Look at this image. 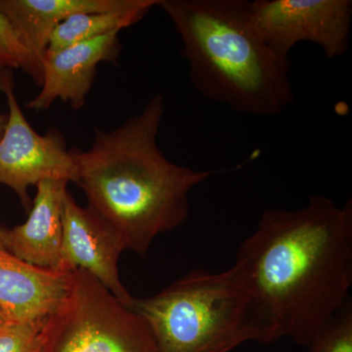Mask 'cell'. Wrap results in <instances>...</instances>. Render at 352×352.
<instances>
[{
  "label": "cell",
  "instance_id": "obj_1",
  "mask_svg": "<svg viewBox=\"0 0 352 352\" xmlns=\"http://www.w3.org/2000/svg\"><path fill=\"white\" fill-rule=\"evenodd\" d=\"M276 329L309 349L351 302L352 200L310 197L296 210H263L233 264Z\"/></svg>",
  "mask_w": 352,
  "mask_h": 352
},
{
  "label": "cell",
  "instance_id": "obj_2",
  "mask_svg": "<svg viewBox=\"0 0 352 352\" xmlns=\"http://www.w3.org/2000/svg\"><path fill=\"white\" fill-rule=\"evenodd\" d=\"M163 95L111 131L95 129L87 151L72 152L87 207L122 236L126 250L144 256L157 236L189 217L192 190L222 170H194L166 157L157 145Z\"/></svg>",
  "mask_w": 352,
  "mask_h": 352
},
{
  "label": "cell",
  "instance_id": "obj_3",
  "mask_svg": "<svg viewBox=\"0 0 352 352\" xmlns=\"http://www.w3.org/2000/svg\"><path fill=\"white\" fill-rule=\"evenodd\" d=\"M182 39L192 85L238 113L277 117L295 100L291 61L252 22L248 0H160Z\"/></svg>",
  "mask_w": 352,
  "mask_h": 352
},
{
  "label": "cell",
  "instance_id": "obj_4",
  "mask_svg": "<svg viewBox=\"0 0 352 352\" xmlns=\"http://www.w3.org/2000/svg\"><path fill=\"white\" fill-rule=\"evenodd\" d=\"M149 326L160 352H231L248 342L280 340L251 287L232 266L197 268L156 295L127 305Z\"/></svg>",
  "mask_w": 352,
  "mask_h": 352
},
{
  "label": "cell",
  "instance_id": "obj_5",
  "mask_svg": "<svg viewBox=\"0 0 352 352\" xmlns=\"http://www.w3.org/2000/svg\"><path fill=\"white\" fill-rule=\"evenodd\" d=\"M41 352H160L144 319L85 271H69L63 302L46 321Z\"/></svg>",
  "mask_w": 352,
  "mask_h": 352
},
{
  "label": "cell",
  "instance_id": "obj_6",
  "mask_svg": "<svg viewBox=\"0 0 352 352\" xmlns=\"http://www.w3.org/2000/svg\"><path fill=\"white\" fill-rule=\"evenodd\" d=\"M12 69L0 72V90L8 102V120L0 139V184L17 194L30 210L29 188L45 179L76 182V168L66 140L58 129L41 135L25 119L14 92Z\"/></svg>",
  "mask_w": 352,
  "mask_h": 352
},
{
  "label": "cell",
  "instance_id": "obj_7",
  "mask_svg": "<svg viewBox=\"0 0 352 352\" xmlns=\"http://www.w3.org/2000/svg\"><path fill=\"white\" fill-rule=\"evenodd\" d=\"M248 7L264 41L281 56L300 43L318 46L330 60L349 51L351 0H254Z\"/></svg>",
  "mask_w": 352,
  "mask_h": 352
},
{
  "label": "cell",
  "instance_id": "obj_8",
  "mask_svg": "<svg viewBox=\"0 0 352 352\" xmlns=\"http://www.w3.org/2000/svg\"><path fill=\"white\" fill-rule=\"evenodd\" d=\"M63 240L59 270H80L94 276L120 302L133 296L120 281L119 261L126 245L122 236L88 207L82 208L67 192L64 200Z\"/></svg>",
  "mask_w": 352,
  "mask_h": 352
},
{
  "label": "cell",
  "instance_id": "obj_9",
  "mask_svg": "<svg viewBox=\"0 0 352 352\" xmlns=\"http://www.w3.org/2000/svg\"><path fill=\"white\" fill-rule=\"evenodd\" d=\"M120 32L46 52L43 59L41 92L27 107L34 111L47 110L59 99L69 103L75 110L82 109L96 78L98 65L113 62L119 57L122 50Z\"/></svg>",
  "mask_w": 352,
  "mask_h": 352
},
{
  "label": "cell",
  "instance_id": "obj_10",
  "mask_svg": "<svg viewBox=\"0 0 352 352\" xmlns=\"http://www.w3.org/2000/svg\"><path fill=\"white\" fill-rule=\"evenodd\" d=\"M69 271L38 267L0 247V309L8 321L47 318L69 288Z\"/></svg>",
  "mask_w": 352,
  "mask_h": 352
},
{
  "label": "cell",
  "instance_id": "obj_11",
  "mask_svg": "<svg viewBox=\"0 0 352 352\" xmlns=\"http://www.w3.org/2000/svg\"><path fill=\"white\" fill-rule=\"evenodd\" d=\"M69 182L45 179L36 194L24 223L6 230L4 249L25 263L59 270L63 240L64 200Z\"/></svg>",
  "mask_w": 352,
  "mask_h": 352
},
{
  "label": "cell",
  "instance_id": "obj_12",
  "mask_svg": "<svg viewBox=\"0 0 352 352\" xmlns=\"http://www.w3.org/2000/svg\"><path fill=\"white\" fill-rule=\"evenodd\" d=\"M141 0H0V11L8 18L36 65L43 59L57 25L78 14L124 10Z\"/></svg>",
  "mask_w": 352,
  "mask_h": 352
},
{
  "label": "cell",
  "instance_id": "obj_13",
  "mask_svg": "<svg viewBox=\"0 0 352 352\" xmlns=\"http://www.w3.org/2000/svg\"><path fill=\"white\" fill-rule=\"evenodd\" d=\"M160 0H141L138 6L124 10L78 14L55 28L48 41L46 52H55L74 44L101 38L120 32L140 22ZM45 52V53H46Z\"/></svg>",
  "mask_w": 352,
  "mask_h": 352
},
{
  "label": "cell",
  "instance_id": "obj_14",
  "mask_svg": "<svg viewBox=\"0 0 352 352\" xmlns=\"http://www.w3.org/2000/svg\"><path fill=\"white\" fill-rule=\"evenodd\" d=\"M0 67L21 69L32 76L36 85L43 82V69L39 68L19 34L8 18L0 11Z\"/></svg>",
  "mask_w": 352,
  "mask_h": 352
},
{
  "label": "cell",
  "instance_id": "obj_15",
  "mask_svg": "<svg viewBox=\"0 0 352 352\" xmlns=\"http://www.w3.org/2000/svg\"><path fill=\"white\" fill-rule=\"evenodd\" d=\"M47 318L31 322H7L0 329V352L43 351L44 328Z\"/></svg>",
  "mask_w": 352,
  "mask_h": 352
},
{
  "label": "cell",
  "instance_id": "obj_16",
  "mask_svg": "<svg viewBox=\"0 0 352 352\" xmlns=\"http://www.w3.org/2000/svg\"><path fill=\"white\" fill-rule=\"evenodd\" d=\"M308 352H352V303L342 308Z\"/></svg>",
  "mask_w": 352,
  "mask_h": 352
},
{
  "label": "cell",
  "instance_id": "obj_17",
  "mask_svg": "<svg viewBox=\"0 0 352 352\" xmlns=\"http://www.w3.org/2000/svg\"><path fill=\"white\" fill-rule=\"evenodd\" d=\"M1 67H0V72H1ZM7 120H8V113H0V139L3 135L4 129H6Z\"/></svg>",
  "mask_w": 352,
  "mask_h": 352
},
{
  "label": "cell",
  "instance_id": "obj_18",
  "mask_svg": "<svg viewBox=\"0 0 352 352\" xmlns=\"http://www.w3.org/2000/svg\"><path fill=\"white\" fill-rule=\"evenodd\" d=\"M8 321V319H7V317L6 316V314L2 312V310L0 309V329L3 327L4 325L7 323Z\"/></svg>",
  "mask_w": 352,
  "mask_h": 352
},
{
  "label": "cell",
  "instance_id": "obj_19",
  "mask_svg": "<svg viewBox=\"0 0 352 352\" xmlns=\"http://www.w3.org/2000/svg\"><path fill=\"white\" fill-rule=\"evenodd\" d=\"M4 237H6V230L4 229L0 228V247L4 248Z\"/></svg>",
  "mask_w": 352,
  "mask_h": 352
}]
</instances>
